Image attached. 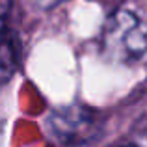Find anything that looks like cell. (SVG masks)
Listing matches in <instances>:
<instances>
[{"label":"cell","instance_id":"cell-1","mask_svg":"<svg viewBox=\"0 0 147 147\" xmlns=\"http://www.w3.org/2000/svg\"><path fill=\"white\" fill-rule=\"evenodd\" d=\"M102 49L114 60H136L147 50V26L130 11H117L102 30Z\"/></svg>","mask_w":147,"mask_h":147},{"label":"cell","instance_id":"cell-2","mask_svg":"<svg viewBox=\"0 0 147 147\" xmlns=\"http://www.w3.org/2000/svg\"><path fill=\"white\" fill-rule=\"evenodd\" d=\"M125 147H134V145H125Z\"/></svg>","mask_w":147,"mask_h":147}]
</instances>
